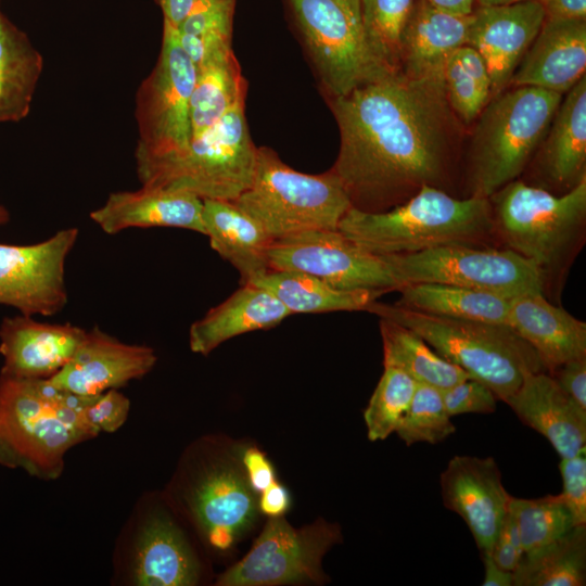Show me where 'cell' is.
<instances>
[{
	"label": "cell",
	"mask_w": 586,
	"mask_h": 586,
	"mask_svg": "<svg viewBox=\"0 0 586 586\" xmlns=\"http://www.w3.org/2000/svg\"><path fill=\"white\" fill-rule=\"evenodd\" d=\"M328 103L340 130L332 169L353 208L385 212L423 186L450 193L466 127L447 101L443 78L388 71Z\"/></svg>",
	"instance_id": "6da1fadb"
},
{
	"label": "cell",
	"mask_w": 586,
	"mask_h": 586,
	"mask_svg": "<svg viewBox=\"0 0 586 586\" xmlns=\"http://www.w3.org/2000/svg\"><path fill=\"white\" fill-rule=\"evenodd\" d=\"M94 396L61 390L48 379L0 373V464L43 481L59 479L66 454L100 434L85 416Z\"/></svg>",
	"instance_id": "7a4b0ae2"
},
{
	"label": "cell",
	"mask_w": 586,
	"mask_h": 586,
	"mask_svg": "<svg viewBox=\"0 0 586 586\" xmlns=\"http://www.w3.org/2000/svg\"><path fill=\"white\" fill-rule=\"evenodd\" d=\"M488 200L498 242L532 260L542 276L543 294L559 301L585 243L586 179L558 195L518 178Z\"/></svg>",
	"instance_id": "3957f363"
},
{
	"label": "cell",
	"mask_w": 586,
	"mask_h": 586,
	"mask_svg": "<svg viewBox=\"0 0 586 586\" xmlns=\"http://www.w3.org/2000/svg\"><path fill=\"white\" fill-rule=\"evenodd\" d=\"M337 230L377 255L411 254L440 246L496 247L488 199L463 196L423 186L388 211L366 213L351 207Z\"/></svg>",
	"instance_id": "277c9868"
},
{
	"label": "cell",
	"mask_w": 586,
	"mask_h": 586,
	"mask_svg": "<svg viewBox=\"0 0 586 586\" xmlns=\"http://www.w3.org/2000/svg\"><path fill=\"white\" fill-rule=\"evenodd\" d=\"M562 97L538 87L509 86L488 101L466 152L464 196L488 199L525 171Z\"/></svg>",
	"instance_id": "5b68a950"
},
{
	"label": "cell",
	"mask_w": 586,
	"mask_h": 586,
	"mask_svg": "<svg viewBox=\"0 0 586 586\" xmlns=\"http://www.w3.org/2000/svg\"><path fill=\"white\" fill-rule=\"evenodd\" d=\"M420 335L436 353L506 402L526 372L547 371L534 348L509 326L432 315L374 301L367 309Z\"/></svg>",
	"instance_id": "8992f818"
},
{
	"label": "cell",
	"mask_w": 586,
	"mask_h": 586,
	"mask_svg": "<svg viewBox=\"0 0 586 586\" xmlns=\"http://www.w3.org/2000/svg\"><path fill=\"white\" fill-rule=\"evenodd\" d=\"M245 99L191 139L181 153L136 165L142 186L190 192L202 200L233 201L251 186L257 165L245 118Z\"/></svg>",
	"instance_id": "52a82bcc"
},
{
	"label": "cell",
	"mask_w": 586,
	"mask_h": 586,
	"mask_svg": "<svg viewBox=\"0 0 586 586\" xmlns=\"http://www.w3.org/2000/svg\"><path fill=\"white\" fill-rule=\"evenodd\" d=\"M275 239L310 231L335 230L352 207L332 168L309 175L286 165L267 146L258 148L253 181L231 201Z\"/></svg>",
	"instance_id": "ba28073f"
},
{
	"label": "cell",
	"mask_w": 586,
	"mask_h": 586,
	"mask_svg": "<svg viewBox=\"0 0 586 586\" xmlns=\"http://www.w3.org/2000/svg\"><path fill=\"white\" fill-rule=\"evenodd\" d=\"M155 495L142 496L122 527L113 553V582L130 586H193L201 562L184 531Z\"/></svg>",
	"instance_id": "9c48e42d"
},
{
	"label": "cell",
	"mask_w": 586,
	"mask_h": 586,
	"mask_svg": "<svg viewBox=\"0 0 586 586\" xmlns=\"http://www.w3.org/2000/svg\"><path fill=\"white\" fill-rule=\"evenodd\" d=\"M327 100L390 69L371 53L360 0H289Z\"/></svg>",
	"instance_id": "30bf717a"
},
{
	"label": "cell",
	"mask_w": 586,
	"mask_h": 586,
	"mask_svg": "<svg viewBox=\"0 0 586 586\" xmlns=\"http://www.w3.org/2000/svg\"><path fill=\"white\" fill-rule=\"evenodd\" d=\"M195 77L196 68L178 41L177 28L164 21L157 63L136 98V165L163 161L187 149L191 141L190 99Z\"/></svg>",
	"instance_id": "8fae6325"
},
{
	"label": "cell",
	"mask_w": 586,
	"mask_h": 586,
	"mask_svg": "<svg viewBox=\"0 0 586 586\" xmlns=\"http://www.w3.org/2000/svg\"><path fill=\"white\" fill-rule=\"evenodd\" d=\"M380 256L392 269L399 288L409 283H442L509 300L526 293H543L536 265L507 247L450 245Z\"/></svg>",
	"instance_id": "7c38bea8"
},
{
	"label": "cell",
	"mask_w": 586,
	"mask_h": 586,
	"mask_svg": "<svg viewBox=\"0 0 586 586\" xmlns=\"http://www.w3.org/2000/svg\"><path fill=\"white\" fill-rule=\"evenodd\" d=\"M171 488V500L215 551L230 549L254 521L255 492L245 474L229 464L193 454L186 458Z\"/></svg>",
	"instance_id": "4fadbf2b"
},
{
	"label": "cell",
	"mask_w": 586,
	"mask_h": 586,
	"mask_svg": "<svg viewBox=\"0 0 586 586\" xmlns=\"http://www.w3.org/2000/svg\"><path fill=\"white\" fill-rule=\"evenodd\" d=\"M342 540L339 525L323 520L295 528L283 518H269L246 556L222 573L221 586H275L323 578L321 561Z\"/></svg>",
	"instance_id": "5bb4252c"
},
{
	"label": "cell",
	"mask_w": 586,
	"mask_h": 586,
	"mask_svg": "<svg viewBox=\"0 0 586 586\" xmlns=\"http://www.w3.org/2000/svg\"><path fill=\"white\" fill-rule=\"evenodd\" d=\"M271 269L298 270L340 290L397 291L399 283L382 256L340 230H310L275 239Z\"/></svg>",
	"instance_id": "9a60e30c"
},
{
	"label": "cell",
	"mask_w": 586,
	"mask_h": 586,
	"mask_svg": "<svg viewBox=\"0 0 586 586\" xmlns=\"http://www.w3.org/2000/svg\"><path fill=\"white\" fill-rule=\"evenodd\" d=\"M78 238L63 229L29 245L0 243V304L26 316H52L67 303L65 262Z\"/></svg>",
	"instance_id": "2e32d148"
},
{
	"label": "cell",
	"mask_w": 586,
	"mask_h": 586,
	"mask_svg": "<svg viewBox=\"0 0 586 586\" xmlns=\"http://www.w3.org/2000/svg\"><path fill=\"white\" fill-rule=\"evenodd\" d=\"M440 485L444 507L464 521L481 556L491 555L511 498L496 460L454 456L441 473Z\"/></svg>",
	"instance_id": "e0dca14e"
},
{
	"label": "cell",
	"mask_w": 586,
	"mask_h": 586,
	"mask_svg": "<svg viewBox=\"0 0 586 586\" xmlns=\"http://www.w3.org/2000/svg\"><path fill=\"white\" fill-rule=\"evenodd\" d=\"M156 360L152 347L120 342L94 327L86 332L73 357L48 380L61 390L94 396L143 378Z\"/></svg>",
	"instance_id": "ac0fdd59"
},
{
	"label": "cell",
	"mask_w": 586,
	"mask_h": 586,
	"mask_svg": "<svg viewBox=\"0 0 586 586\" xmlns=\"http://www.w3.org/2000/svg\"><path fill=\"white\" fill-rule=\"evenodd\" d=\"M545 17L544 8L537 0L473 10L468 46L474 48L487 65L492 98L510 86Z\"/></svg>",
	"instance_id": "d6986e66"
},
{
	"label": "cell",
	"mask_w": 586,
	"mask_h": 586,
	"mask_svg": "<svg viewBox=\"0 0 586 586\" xmlns=\"http://www.w3.org/2000/svg\"><path fill=\"white\" fill-rule=\"evenodd\" d=\"M530 164L526 183L553 194H564L586 179V76L563 94Z\"/></svg>",
	"instance_id": "ffe728a7"
},
{
	"label": "cell",
	"mask_w": 586,
	"mask_h": 586,
	"mask_svg": "<svg viewBox=\"0 0 586 586\" xmlns=\"http://www.w3.org/2000/svg\"><path fill=\"white\" fill-rule=\"evenodd\" d=\"M87 330L37 321L33 316L4 317L0 324L1 374L49 379L75 354Z\"/></svg>",
	"instance_id": "44dd1931"
},
{
	"label": "cell",
	"mask_w": 586,
	"mask_h": 586,
	"mask_svg": "<svg viewBox=\"0 0 586 586\" xmlns=\"http://www.w3.org/2000/svg\"><path fill=\"white\" fill-rule=\"evenodd\" d=\"M586 18L545 17L520 61L510 86L565 94L585 75Z\"/></svg>",
	"instance_id": "7402d4cb"
},
{
	"label": "cell",
	"mask_w": 586,
	"mask_h": 586,
	"mask_svg": "<svg viewBox=\"0 0 586 586\" xmlns=\"http://www.w3.org/2000/svg\"><path fill=\"white\" fill-rule=\"evenodd\" d=\"M525 425L542 434L561 458L586 446V410L547 372H526L505 402Z\"/></svg>",
	"instance_id": "603a6c76"
},
{
	"label": "cell",
	"mask_w": 586,
	"mask_h": 586,
	"mask_svg": "<svg viewBox=\"0 0 586 586\" xmlns=\"http://www.w3.org/2000/svg\"><path fill=\"white\" fill-rule=\"evenodd\" d=\"M90 218L107 234L128 228L173 227L204 234L203 200L182 190L142 186L111 193Z\"/></svg>",
	"instance_id": "cb8c5ba5"
},
{
	"label": "cell",
	"mask_w": 586,
	"mask_h": 586,
	"mask_svg": "<svg viewBox=\"0 0 586 586\" xmlns=\"http://www.w3.org/2000/svg\"><path fill=\"white\" fill-rule=\"evenodd\" d=\"M471 14H457L416 0L400 38L399 68L410 77L443 78L448 56L468 44Z\"/></svg>",
	"instance_id": "d4e9b609"
},
{
	"label": "cell",
	"mask_w": 586,
	"mask_h": 586,
	"mask_svg": "<svg viewBox=\"0 0 586 586\" xmlns=\"http://www.w3.org/2000/svg\"><path fill=\"white\" fill-rule=\"evenodd\" d=\"M509 327L534 348L548 373L586 357V323L542 292L510 298Z\"/></svg>",
	"instance_id": "484cf974"
},
{
	"label": "cell",
	"mask_w": 586,
	"mask_h": 586,
	"mask_svg": "<svg viewBox=\"0 0 586 586\" xmlns=\"http://www.w3.org/2000/svg\"><path fill=\"white\" fill-rule=\"evenodd\" d=\"M291 315L269 291L252 283L242 284L191 324L189 346L193 353L205 356L234 336L270 329Z\"/></svg>",
	"instance_id": "4316f807"
},
{
	"label": "cell",
	"mask_w": 586,
	"mask_h": 586,
	"mask_svg": "<svg viewBox=\"0 0 586 586\" xmlns=\"http://www.w3.org/2000/svg\"><path fill=\"white\" fill-rule=\"evenodd\" d=\"M203 225L211 247L238 270L241 284L271 269L269 250L273 238L233 202L203 200Z\"/></svg>",
	"instance_id": "83f0119b"
},
{
	"label": "cell",
	"mask_w": 586,
	"mask_h": 586,
	"mask_svg": "<svg viewBox=\"0 0 586 586\" xmlns=\"http://www.w3.org/2000/svg\"><path fill=\"white\" fill-rule=\"evenodd\" d=\"M252 284L269 291L291 314L366 310L384 291L340 290L298 270L270 269Z\"/></svg>",
	"instance_id": "f1b7e54d"
},
{
	"label": "cell",
	"mask_w": 586,
	"mask_h": 586,
	"mask_svg": "<svg viewBox=\"0 0 586 586\" xmlns=\"http://www.w3.org/2000/svg\"><path fill=\"white\" fill-rule=\"evenodd\" d=\"M42 64L26 35L0 13V123L28 114Z\"/></svg>",
	"instance_id": "f546056e"
},
{
	"label": "cell",
	"mask_w": 586,
	"mask_h": 586,
	"mask_svg": "<svg viewBox=\"0 0 586 586\" xmlns=\"http://www.w3.org/2000/svg\"><path fill=\"white\" fill-rule=\"evenodd\" d=\"M396 305L432 315L509 326L510 300L489 292L442 283H409Z\"/></svg>",
	"instance_id": "4dcf8cb0"
},
{
	"label": "cell",
	"mask_w": 586,
	"mask_h": 586,
	"mask_svg": "<svg viewBox=\"0 0 586 586\" xmlns=\"http://www.w3.org/2000/svg\"><path fill=\"white\" fill-rule=\"evenodd\" d=\"M246 91L247 82L232 49L214 55L196 68L190 99L191 139L245 99Z\"/></svg>",
	"instance_id": "1f68e13d"
},
{
	"label": "cell",
	"mask_w": 586,
	"mask_h": 586,
	"mask_svg": "<svg viewBox=\"0 0 586 586\" xmlns=\"http://www.w3.org/2000/svg\"><path fill=\"white\" fill-rule=\"evenodd\" d=\"M383 344V366L400 369L417 383L443 391L470 375L436 353L412 330L385 318H380Z\"/></svg>",
	"instance_id": "d6a6232c"
},
{
	"label": "cell",
	"mask_w": 586,
	"mask_h": 586,
	"mask_svg": "<svg viewBox=\"0 0 586 586\" xmlns=\"http://www.w3.org/2000/svg\"><path fill=\"white\" fill-rule=\"evenodd\" d=\"M512 574L513 586H584L586 524L573 526L546 547L524 555Z\"/></svg>",
	"instance_id": "836d02e7"
},
{
	"label": "cell",
	"mask_w": 586,
	"mask_h": 586,
	"mask_svg": "<svg viewBox=\"0 0 586 586\" xmlns=\"http://www.w3.org/2000/svg\"><path fill=\"white\" fill-rule=\"evenodd\" d=\"M235 0H194L177 27L178 41L195 68L232 49Z\"/></svg>",
	"instance_id": "e575fe53"
},
{
	"label": "cell",
	"mask_w": 586,
	"mask_h": 586,
	"mask_svg": "<svg viewBox=\"0 0 586 586\" xmlns=\"http://www.w3.org/2000/svg\"><path fill=\"white\" fill-rule=\"evenodd\" d=\"M447 101L467 128L474 124L492 98V81L481 54L466 44L454 51L443 69Z\"/></svg>",
	"instance_id": "d590c367"
},
{
	"label": "cell",
	"mask_w": 586,
	"mask_h": 586,
	"mask_svg": "<svg viewBox=\"0 0 586 586\" xmlns=\"http://www.w3.org/2000/svg\"><path fill=\"white\" fill-rule=\"evenodd\" d=\"M509 508L517 523L524 555L546 547L574 526L561 494H548L533 499L511 496Z\"/></svg>",
	"instance_id": "8d00e7d4"
},
{
	"label": "cell",
	"mask_w": 586,
	"mask_h": 586,
	"mask_svg": "<svg viewBox=\"0 0 586 586\" xmlns=\"http://www.w3.org/2000/svg\"><path fill=\"white\" fill-rule=\"evenodd\" d=\"M416 0H360L368 47L377 61L398 71L400 38Z\"/></svg>",
	"instance_id": "74e56055"
},
{
	"label": "cell",
	"mask_w": 586,
	"mask_h": 586,
	"mask_svg": "<svg viewBox=\"0 0 586 586\" xmlns=\"http://www.w3.org/2000/svg\"><path fill=\"white\" fill-rule=\"evenodd\" d=\"M417 384L400 369L384 366V371L364 411L367 435L371 442L383 441L396 432L410 405Z\"/></svg>",
	"instance_id": "f35d334b"
},
{
	"label": "cell",
	"mask_w": 586,
	"mask_h": 586,
	"mask_svg": "<svg viewBox=\"0 0 586 586\" xmlns=\"http://www.w3.org/2000/svg\"><path fill=\"white\" fill-rule=\"evenodd\" d=\"M455 432L456 426L445 409L442 391L418 383L410 405L395 432L398 437L407 446L417 443L434 445Z\"/></svg>",
	"instance_id": "ab89813d"
},
{
	"label": "cell",
	"mask_w": 586,
	"mask_h": 586,
	"mask_svg": "<svg viewBox=\"0 0 586 586\" xmlns=\"http://www.w3.org/2000/svg\"><path fill=\"white\" fill-rule=\"evenodd\" d=\"M442 397L451 418L462 413H492L498 402L487 385L472 378L443 390Z\"/></svg>",
	"instance_id": "60d3db41"
},
{
	"label": "cell",
	"mask_w": 586,
	"mask_h": 586,
	"mask_svg": "<svg viewBox=\"0 0 586 586\" xmlns=\"http://www.w3.org/2000/svg\"><path fill=\"white\" fill-rule=\"evenodd\" d=\"M561 496L571 514L573 525L586 524V446L572 457L561 458Z\"/></svg>",
	"instance_id": "b9f144b4"
},
{
	"label": "cell",
	"mask_w": 586,
	"mask_h": 586,
	"mask_svg": "<svg viewBox=\"0 0 586 586\" xmlns=\"http://www.w3.org/2000/svg\"><path fill=\"white\" fill-rule=\"evenodd\" d=\"M130 400L118 388L109 390L86 406L87 421L101 434L114 433L119 430L128 419Z\"/></svg>",
	"instance_id": "7bdbcfd3"
},
{
	"label": "cell",
	"mask_w": 586,
	"mask_h": 586,
	"mask_svg": "<svg viewBox=\"0 0 586 586\" xmlns=\"http://www.w3.org/2000/svg\"><path fill=\"white\" fill-rule=\"evenodd\" d=\"M523 556L524 551L517 523L509 508L494 542L491 557L499 568L509 572H514Z\"/></svg>",
	"instance_id": "ee69618b"
},
{
	"label": "cell",
	"mask_w": 586,
	"mask_h": 586,
	"mask_svg": "<svg viewBox=\"0 0 586 586\" xmlns=\"http://www.w3.org/2000/svg\"><path fill=\"white\" fill-rule=\"evenodd\" d=\"M549 374L572 400L586 410V357L569 360Z\"/></svg>",
	"instance_id": "f6af8a7d"
},
{
	"label": "cell",
	"mask_w": 586,
	"mask_h": 586,
	"mask_svg": "<svg viewBox=\"0 0 586 586\" xmlns=\"http://www.w3.org/2000/svg\"><path fill=\"white\" fill-rule=\"evenodd\" d=\"M242 466L249 485L255 493H262L276 480L272 463L266 455L256 447H249L242 455Z\"/></svg>",
	"instance_id": "bcb514c9"
},
{
	"label": "cell",
	"mask_w": 586,
	"mask_h": 586,
	"mask_svg": "<svg viewBox=\"0 0 586 586\" xmlns=\"http://www.w3.org/2000/svg\"><path fill=\"white\" fill-rule=\"evenodd\" d=\"M291 506L286 487L277 481L260 493L258 510L269 518L283 517Z\"/></svg>",
	"instance_id": "7dc6e473"
},
{
	"label": "cell",
	"mask_w": 586,
	"mask_h": 586,
	"mask_svg": "<svg viewBox=\"0 0 586 586\" xmlns=\"http://www.w3.org/2000/svg\"><path fill=\"white\" fill-rule=\"evenodd\" d=\"M546 17L586 18V0H537Z\"/></svg>",
	"instance_id": "c3c4849f"
},
{
	"label": "cell",
	"mask_w": 586,
	"mask_h": 586,
	"mask_svg": "<svg viewBox=\"0 0 586 586\" xmlns=\"http://www.w3.org/2000/svg\"><path fill=\"white\" fill-rule=\"evenodd\" d=\"M484 563L483 586H513L512 572L499 568L491 555L481 556Z\"/></svg>",
	"instance_id": "681fc988"
},
{
	"label": "cell",
	"mask_w": 586,
	"mask_h": 586,
	"mask_svg": "<svg viewBox=\"0 0 586 586\" xmlns=\"http://www.w3.org/2000/svg\"><path fill=\"white\" fill-rule=\"evenodd\" d=\"M164 21L178 27L192 8L194 0H157Z\"/></svg>",
	"instance_id": "f907efd6"
},
{
	"label": "cell",
	"mask_w": 586,
	"mask_h": 586,
	"mask_svg": "<svg viewBox=\"0 0 586 586\" xmlns=\"http://www.w3.org/2000/svg\"><path fill=\"white\" fill-rule=\"evenodd\" d=\"M435 7L457 14H471L475 0H429Z\"/></svg>",
	"instance_id": "816d5d0a"
},
{
	"label": "cell",
	"mask_w": 586,
	"mask_h": 586,
	"mask_svg": "<svg viewBox=\"0 0 586 586\" xmlns=\"http://www.w3.org/2000/svg\"><path fill=\"white\" fill-rule=\"evenodd\" d=\"M525 0H475V3H479V7H493V5H505L511 4Z\"/></svg>",
	"instance_id": "f5cc1de1"
},
{
	"label": "cell",
	"mask_w": 586,
	"mask_h": 586,
	"mask_svg": "<svg viewBox=\"0 0 586 586\" xmlns=\"http://www.w3.org/2000/svg\"><path fill=\"white\" fill-rule=\"evenodd\" d=\"M10 220V213L9 211L0 204V227L8 224Z\"/></svg>",
	"instance_id": "db71d44e"
}]
</instances>
